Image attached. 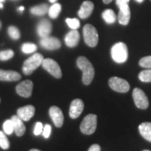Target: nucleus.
<instances>
[{
    "label": "nucleus",
    "instance_id": "f257e3e1",
    "mask_svg": "<svg viewBox=\"0 0 151 151\" xmlns=\"http://www.w3.org/2000/svg\"><path fill=\"white\" fill-rule=\"evenodd\" d=\"M77 66L83 71V83L85 85L91 83L94 76V69L91 62L85 57L81 56L77 60Z\"/></svg>",
    "mask_w": 151,
    "mask_h": 151
},
{
    "label": "nucleus",
    "instance_id": "f03ea898",
    "mask_svg": "<svg viewBox=\"0 0 151 151\" xmlns=\"http://www.w3.org/2000/svg\"><path fill=\"white\" fill-rule=\"evenodd\" d=\"M111 57L117 63H124L128 58V49L125 43L119 42L111 48Z\"/></svg>",
    "mask_w": 151,
    "mask_h": 151
},
{
    "label": "nucleus",
    "instance_id": "7ed1b4c3",
    "mask_svg": "<svg viewBox=\"0 0 151 151\" xmlns=\"http://www.w3.org/2000/svg\"><path fill=\"white\" fill-rule=\"evenodd\" d=\"M44 58L40 53H35L24 62L22 65V71L24 74L30 75L34 71L42 64Z\"/></svg>",
    "mask_w": 151,
    "mask_h": 151
},
{
    "label": "nucleus",
    "instance_id": "20e7f679",
    "mask_svg": "<svg viewBox=\"0 0 151 151\" xmlns=\"http://www.w3.org/2000/svg\"><path fill=\"white\" fill-rule=\"evenodd\" d=\"M83 33L85 42L88 46L95 47L97 46L99 41V35L93 25L90 24H86L83 29Z\"/></svg>",
    "mask_w": 151,
    "mask_h": 151
},
{
    "label": "nucleus",
    "instance_id": "39448f33",
    "mask_svg": "<svg viewBox=\"0 0 151 151\" xmlns=\"http://www.w3.org/2000/svg\"><path fill=\"white\" fill-rule=\"evenodd\" d=\"M97 116L94 114H89L85 117L81 122L80 129L83 134L90 135L95 132L97 128Z\"/></svg>",
    "mask_w": 151,
    "mask_h": 151
},
{
    "label": "nucleus",
    "instance_id": "423d86ee",
    "mask_svg": "<svg viewBox=\"0 0 151 151\" xmlns=\"http://www.w3.org/2000/svg\"><path fill=\"white\" fill-rule=\"evenodd\" d=\"M41 65L45 70H46L55 78H60L62 77V73L60 67L58 62L55 61L54 60L50 59V58L43 59Z\"/></svg>",
    "mask_w": 151,
    "mask_h": 151
},
{
    "label": "nucleus",
    "instance_id": "0eeeda50",
    "mask_svg": "<svg viewBox=\"0 0 151 151\" xmlns=\"http://www.w3.org/2000/svg\"><path fill=\"white\" fill-rule=\"evenodd\" d=\"M109 86L111 89L118 92L124 93L129 90L130 86L129 83L124 79L118 77H112L109 81Z\"/></svg>",
    "mask_w": 151,
    "mask_h": 151
},
{
    "label": "nucleus",
    "instance_id": "6e6552de",
    "mask_svg": "<svg viewBox=\"0 0 151 151\" xmlns=\"http://www.w3.org/2000/svg\"><path fill=\"white\" fill-rule=\"evenodd\" d=\"M133 99L134 103L138 108L146 109L149 106L148 97L142 90L139 88H134L133 90Z\"/></svg>",
    "mask_w": 151,
    "mask_h": 151
},
{
    "label": "nucleus",
    "instance_id": "1a4fd4ad",
    "mask_svg": "<svg viewBox=\"0 0 151 151\" xmlns=\"http://www.w3.org/2000/svg\"><path fill=\"white\" fill-rule=\"evenodd\" d=\"M16 92L22 97H31L33 90V83L30 80H25L20 83L16 88Z\"/></svg>",
    "mask_w": 151,
    "mask_h": 151
},
{
    "label": "nucleus",
    "instance_id": "9d476101",
    "mask_svg": "<svg viewBox=\"0 0 151 151\" xmlns=\"http://www.w3.org/2000/svg\"><path fill=\"white\" fill-rule=\"evenodd\" d=\"M40 45L42 48L46 50H58L61 47V42L56 37H47L41 39Z\"/></svg>",
    "mask_w": 151,
    "mask_h": 151
},
{
    "label": "nucleus",
    "instance_id": "9b49d317",
    "mask_svg": "<svg viewBox=\"0 0 151 151\" xmlns=\"http://www.w3.org/2000/svg\"><path fill=\"white\" fill-rule=\"evenodd\" d=\"M49 115L57 127H61L64 123V115L59 107L51 106L49 109Z\"/></svg>",
    "mask_w": 151,
    "mask_h": 151
},
{
    "label": "nucleus",
    "instance_id": "f8f14e48",
    "mask_svg": "<svg viewBox=\"0 0 151 151\" xmlns=\"http://www.w3.org/2000/svg\"><path fill=\"white\" fill-rule=\"evenodd\" d=\"M37 34L41 39L49 37L52 32V24L48 20L41 19L37 24Z\"/></svg>",
    "mask_w": 151,
    "mask_h": 151
},
{
    "label": "nucleus",
    "instance_id": "ddd939ff",
    "mask_svg": "<svg viewBox=\"0 0 151 151\" xmlns=\"http://www.w3.org/2000/svg\"><path fill=\"white\" fill-rule=\"evenodd\" d=\"M84 109L83 101L80 99L73 100L71 103L69 109V116L72 119L78 118Z\"/></svg>",
    "mask_w": 151,
    "mask_h": 151
},
{
    "label": "nucleus",
    "instance_id": "4468645a",
    "mask_svg": "<svg viewBox=\"0 0 151 151\" xmlns=\"http://www.w3.org/2000/svg\"><path fill=\"white\" fill-rule=\"evenodd\" d=\"M35 106L32 105H27L19 108L17 111V116L21 119L22 121H29L30 119L35 116Z\"/></svg>",
    "mask_w": 151,
    "mask_h": 151
},
{
    "label": "nucleus",
    "instance_id": "2eb2a0df",
    "mask_svg": "<svg viewBox=\"0 0 151 151\" xmlns=\"http://www.w3.org/2000/svg\"><path fill=\"white\" fill-rule=\"evenodd\" d=\"M80 40V34L76 29L71 30L65 36V41L66 45L69 48H73L78 45Z\"/></svg>",
    "mask_w": 151,
    "mask_h": 151
},
{
    "label": "nucleus",
    "instance_id": "dca6fc26",
    "mask_svg": "<svg viewBox=\"0 0 151 151\" xmlns=\"http://www.w3.org/2000/svg\"><path fill=\"white\" fill-rule=\"evenodd\" d=\"M120 11L118 14V22L122 25H127L130 20V9L128 4L119 7Z\"/></svg>",
    "mask_w": 151,
    "mask_h": 151
},
{
    "label": "nucleus",
    "instance_id": "f3484780",
    "mask_svg": "<svg viewBox=\"0 0 151 151\" xmlns=\"http://www.w3.org/2000/svg\"><path fill=\"white\" fill-rule=\"evenodd\" d=\"M94 10V4L90 1H86L81 4L78 15L81 18L86 19L88 18Z\"/></svg>",
    "mask_w": 151,
    "mask_h": 151
},
{
    "label": "nucleus",
    "instance_id": "a211bd4d",
    "mask_svg": "<svg viewBox=\"0 0 151 151\" xmlns=\"http://www.w3.org/2000/svg\"><path fill=\"white\" fill-rule=\"evenodd\" d=\"M12 120L13 125H14V130L16 134L18 137H22L25 132V126L22 122V120L18 116H13L11 118Z\"/></svg>",
    "mask_w": 151,
    "mask_h": 151
},
{
    "label": "nucleus",
    "instance_id": "6ab92c4d",
    "mask_svg": "<svg viewBox=\"0 0 151 151\" xmlns=\"http://www.w3.org/2000/svg\"><path fill=\"white\" fill-rule=\"evenodd\" d=\"M21 78V75L14 71H6L0 69V81H17Z\"/></svg>",
    "mask_w": 151,
    "mask_h": 151
},
{
    "label": "nucleus",
    "instance_id": "aec40b11",
    "mask_svg": "<svg viewBox=\"0 0 151 151\" xmlns=\"http://www.w3.org/2000/svg\"><path fill=\"white\" fill-rule=\"evenodd\" d=\"M139 129L141 136L151 142V122H143L139 126Z\"/></svg>",
    "mask_w": 151,
    "mask_h": 151
},
{
    "label": "nucleus",
    "instance_id": "412c9836",
    "mask_svg": "<svg viewBox=\"0 0 151 151\" xmlns=\"http://www.w3.org/2000/svg\"><path fill=\"white\" fill-rule=\"evenodd\" d=\"M49 6L46 4H42L35 6L30 9V13L32 14L37 16H44L48 12Z\"/></svg>",
    "mask_w": 151,
    "mask_h": 151
},
{
    "label": "nucleus",
    "instance_id": "4be33fe9",
    "mask_svg": "<svg viewBox=\"0 0 151 151\" xmlns=\"http://www.w3.org/2000/svg\"><path fill=\"white\" fill-rule=\"evenodd\" d=\"M102 18L108 24H113L116 21V15L111 9H106L102 13Z\"/></svg>",
    "mask_w": 151,
    "mask_h": 151
},
{
    "label": "nucleus",
    "instance_id": "5701e85b",
    "mask_svg": "<svg viewBox=\"0 0 151 151\" xmlns=\"http://www.w3.org/2000/svg\"><path fill=\"white\" fill-rule=\"evenodd\" d=\"M62 11V6L59 3H54L49 8L48 15L50 18L52 19H55L59 16Z\"/></svg>",
    "mask_w": 151,
    "mask_h": 151
},
{
    "label": "nucleus",
    "instance_id": "b1692460",
    "mask_svg": "<svg viewBox=\"0 0 151 151\" xmlns=\"http://www.w3.org/2000/svg\"><path fill=\"white\" fill-rule=\"evenodd\" d=\"M21 50L25 54L32 53V52H35L37 50V46L35 43H25L24 44H22Z\"/></svg>",
    "mask_w": 151,
    "mask_h": 151
},
{
    "label": "nucleus",
    "instance_id": "393cba45",
    "mask_svg": "<svg viewBox=\"0 0 151 151\" xmlns=\"http://www.w3.org/2000/svg\"><path fill=\"white\" fill-rule=\"evenodd\" d=\"M139 78L142 82H151V69H146L141 71L139 74Z\"/></svg>",
    "mask_w": 151,
    "mask_h": 151
},
{
    "label": "nucleus",
    "instance_id": "a878e982",
    "mask_svg": "<svg viewBox=\"0 0 151 151\" xmlns=\"http://www.w3.org/2000/svg\"><path fill=\"white\" fill-rule=\"evenodd\" d=\"M0 147L4 150H7L10 147V143L4 132L0 131Z\"/></svg>",
    "mask_w": 151,
    "mask_h": 151
},
{
    "label": "nucleus",
    "instance_id": "bb28decb",
    "mask_svg": "<svg viewBox=\"0 0 151 151\" xmlns=\"http://www.w3.org/2000/svg\"><path fill=\"white\" fill-rule=\"evenodd\" d=\"M8 34L11 39L14 40H18L20 37V32L19 29L15 26H10L8 28Z\"/></svg>",
    "mask_w": 151,
    "mask_h": 151
},
{
    "label": "nucleus",
    "instance_id": "cd10ccee",
    "mask_svg": "<svg viewBox=\"0 0 151 151\" xmlns=\"http://www.w3.org/2000/svg\"><path fill=\"white\" fill-rule=\"evenodd\" d=\"M3 129L4 130L5 133L8 135L11 134L14 132V125H13L12 120H11V119L6 120L4 122Z\"/></svg>",
    "mask_w": 151,
    "mask_h": 151
},
{
    "label": "nucleus",
    "instance_id": "c85d7f7f",
    "mask_svg": "<svg viewBox=\"0 0 151 151\" xmlns=\"http://www.w3.org/2000/svg\"><path fill=\"white\" fill-rule=\"evenodd\" d=\"M14 56V52L12 50H6L0 51V60L6 61L11 59Z\"/></svg>",
    "mask_w": 151,
    "mask_h": 151
},
{
    "label": "nucleus",
    "instance_id": "c756f323",
    "mask_svg": "<svg viewBox=\"0 0 151 151\" xmlns=\"http://www.w3.org/2000/svg\"><path fill=\"white\" fill-rule=\"evenodd\" d=\"M66 22L72 29H77L80 27V20L77 18H67Z\"/></svg>",
    "mask_w": 151,
    "mask_h": 151
},
{
    "label": "nucleus",
    "instance_id": "7c9ffc66",
    "mask_svg": "<svg viewBox=\"0 0 151 151\" xmlns=\"http://www.w3.org/2000/svg\"><path fill=\"white\" fill-rule=\"evenodd\" d=\"M139 65L143 68L151 69V56H146L141 58L139 61Z\"/></svg>",
    "mask_w": 151,
    "mask_h": 151
},
{
    "label": "nucleus",
    "instance_id": "2f4dec72",
    "mask_svg": "<svg viewBox=\"0 0 151 151\" xmlns=\"http://www.w3.org/2000/svg\"><path fill=\"white\" fill-rule=\"evenodd\" d=\"M43 129V127L42 123L40 122H38L35 124V130H34V134H35V136H39V134H41L42 133Z\"/></svg>",
    "mask_w": 151,
    "mask_h": 151
},
{
    "label": "nucleus",
    "instance_id": "473e14b6",
    "mask_svg": "<svg viewBox=\"0 0 151 151\" xmlns=\"http://www.w3.org/2000/svg\"><path fill=\"white\" fill-rule=\"evenodd\" d=\"M50 133H51V126H50V124H46L43 129V136L44 137V138H46V139H48V138L50 137Z\"/></svg>",
    "mask_w": 151,
    "mask_h": 151
},
{
    "label": "nucleus",
    "instance_id": "72a5a7b5",
    "mask_svg": "<svg viewBox=\"0 0 151 151\" xmlns=\"http://www.w3.org/2000/svg\"><path fill=\"white\" fill-rule=\"evenodd\" d=\"M129 2V0H116V4L118 5V8L123 5L128 4V3Z\"/></svg>",
    "mask_w": 151,
    "mask_h": 151
},
{
    "label": "nucleus",
    "instance_id": "f704fd0d",
    "mask_svg": "<svg viewBox=\"0 0 151 151\" xmlns=\"http://www.w3.org/2000/svg\"><path fill=\"white\" fill-rule=\"evenodd\" d=\"M88 151H101V147L98 144H93L90 147Z\"/></svg>",
    "mask_w": 151,
    "mask_h": 151
},
{
    "label": "nucleus",
    "instance_id": "c9c22d12",
    "mask_svg": "<svg viewBox=\"0 0 151 151\" xmlns=\"http://www.w3.org/2000/svg\"><path fill=\"white\" fill-rule=\"evenodd\" d=\"M112 1H113V0H103L104 3L106 4H108L111 3Z\"/></svg>",
    "mask_w": 151,
    "mask_h": 151
},
{
    "label": "nucleus",
    "instance_id": "e433bc0d",
    "mask_svg": "<svg viewBox=\"0 0 151 151\" xmlns=\"http://www.w3.org/2000/svg\"><path fill=\"white\" fill-rule=\"evenodd\" d=\"M24 8L23 6H20V8L18 9V10L20 11H24Z\"/></svg>",
    "mask_w": 151,
    "mask_h": 151
},
{
    "label": "nucleus",
    "instance_id": "4c0bfd02",
    "mask_svg": "<svg viewBox=\"0 0 151 151\" xmlns=\"http://www.w3.org/2000/svg\"><path fill=\"white\" fill-rule=\"evenodd\" d=\"M57 1H58V0H49V1H50V3H55Z\"/></svg>",
    "mask_w": 151,
    "mask_h": 151
},
{
    "label": "nucleus",
    "instance_id": "58836bf2",
    "mask_svg": "<svg viewBox=\"0 0 151 151\" xmlns=\"http://www.w3.org/2000/svg\"><path fill=\"white\" fill-rule=\"evenodd\" d=\"M29 151H41V150H38V149H32V150H30Z\"/></svg>",
    "mask_w": 151,
    "mask_h": 151
},
{
    "label": "nucleus",
    "instance_id": "ea45409f",
    "mask_svg": "<svg viewBox=\"0 0 151 151\" xmlns=\"http://www.w3.org/2000/svg\"><path fill=\"white\" fill-rule=\"evenodd\" d=\"M136 1H137V2H139V3H141L142 1H143V0H136Z\"/></svg>",
    "mask_w": 151,
    "mask_h": 151
},
{
    "label": "nucleus",
    "instance_id": "a19ab883",
    "mask_svg": "<svg viewBox=\"0 0 151 151\" xmlns=\"http://www.w3.org/2000/svg\"><path fill=\"white\" fill-rule=\"evenodd\" d=\"M0 9H3V4L1 2H0Z\"/></svg>",
    "mask_w": 151,
    "mask_h": 151
},
{
    "label": "nucleus",
    "instance_id": "79ce46f5",
    "mask_svg": "<svg viewBox=\"0 0 151 151\" xmlns=\"http://www.w3.org/2000/svg\"><path fill=\"white\" fill-rule=\"evenodd\" d=\"M4 1V0H0V2H3Z\"/></svg>",
    "mask_w": 151,
    "mask_h": 151
},
{
    "label": "nucleus",
    "instance_id": "37998d69",
    "mask_svg": "<svg viewBox=\"0 0 151 151\" xmlns=\"http://www.w3.org/2000/svg\"><path fill=\"white\" fill-rule=\"evenodd\" d=\"M143 151H150V150H143Z\"/></svg>",
    "mask_w": 151,
    "mask_h": 151
},
{
    "label": "nucleus",
    "instance_id": "c03bdc74",
    "mask_svg": "<svg viewBox=\"0 0 151 151\" xmlns=\"http://www.w3.org/2000/svg\"><path fill=\"white\" fill-rule=\"evenodd\" d=\"M0 27H1V22H0Z\"/></svg>",
    "mask_w": 151,
    "mask_h": 151
},
{
    "label": "nucleus",
    "instance_id": "a18cd8bd",
    "mask_svg": "<svg viewBox=\"0 0 151 151\" xmlns=\"http://www.w3.org/2000/svg\"><path fill=\"white\" fill-rule=\"evenodd\" d=\"M0 101H1V99H0Z\"/></svg>",
    "mask_w": 151,
    "mask_h": 151
},
{
    "label": "nucleus",
    "instance_id": "49530a36",
    "mask_svg": "<svg viewBox=\"0 0 151 151\" xmlns=\"http://www.w3.org/2000/svg\"><path fill=\"white\" fill-rule=\"evenodd\" d=\"M150 1H151V0H150Z\"/></svg>",
    "mask_w": 151,
    "mask_h": 151
}]
</instances>
